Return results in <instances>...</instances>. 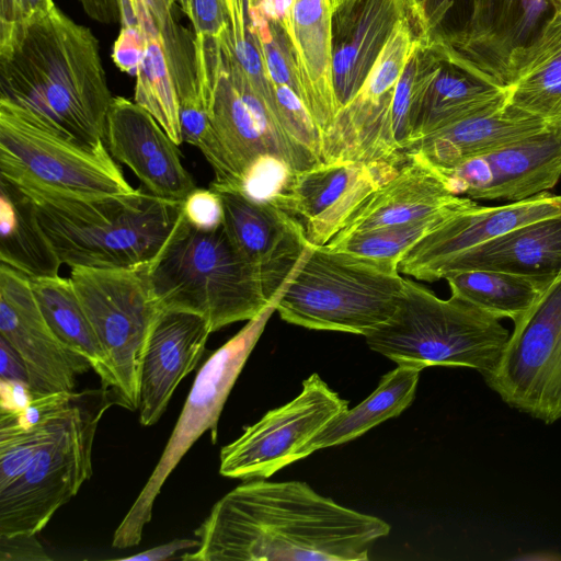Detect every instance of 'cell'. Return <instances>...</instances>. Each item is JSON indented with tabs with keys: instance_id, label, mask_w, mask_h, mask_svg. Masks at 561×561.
I'll use <instances>...</instances> for the list:
<instances>
[{
	"instance_id": "6da1fadb",
	"label": "cell",
	"mask_w": 561,
	"mask_h": 561,
	"mask_svg": "<svg viewBox=\"0 0 561 561\" xmlns=\"http://www.w3.org/2000/svg\"><path fill=\"white\" fill-rule=\"evenodd\" d=\"M391 527L299 481L244 482L225 494L195 530L191 561H364Z\"/></svg>"
},
{
	"instance_id": "7a4b0ae2",
	"label": "cell",
	"mask_w": 561,
	"mask_h": 561,
	"mask_svg": "<svg viewBox=\"0 0 561 561\" xmlns=\"http://www.w3.org/2000/svg\"><path fill=\"white\" fill-rule=\"evenodd\" d=\"M92 31L57 7L0 42V100L81 144L105 142L112 102Z\"/></svg>"
},
{
	"instance_id": "3957f363",
	"label": "cell",
	"mask_w": 561,
	"mask_h": 561,
	"mask_svg": "<svg viewBox=\"0 0 561 561\" xmlns=\"http://www.w3.org/2000/svg\"><path fill=\"white\" fill-rule=\"evenodd\" d=\"M20 187L32 198L59 260L70 268H129L151 263L176 225L183 205L182 201L142 190L89 196Z\"/></svg>"
},
{
	"instance_id": "277c9868",
	"label": "cell",
	"mask_w": 561,
	"mask_h": 561,
	"mask_svg": "<svg viewBox=\"0 0 561 561\" xmlns=\"http://www.w3.org/2000/svg\"><path fill=\"white\" fill-rule=\"evenodd\" d=\"M225 32L195 38L199 89L209 115L197 148L214 171L210 188L236 191L245 170L265 154L284 159L296 172L322 162L277 124L233 57Z\"/></svg>"
},
{
	"instance_id": "5b68a950",
	"label": "cell",
	"mask_w": 561,
	"mask_h": 561,
	"mask_svg": "<svg viewBox=\"0 0 561 561\" xmlns=\"http://www.w3.org/2000/svg\"><path fill=\"white\" fill-rule=\"evenodd\" d=\"M161 309L197 313L213 332L249 321L271 304L257 270L231 243L224 225L202 230L181 216L148 265Z\"/></svg>"
},
{
	"instance_id": "8992f818",
	"label": "cell",
	"mask_w": 561,
	"mask_h": 561,
	"mask_svg": "<svg viewBox=\"0 0 561 561\" xmlns=\"http://www.w3.org/2000/svg\"><path fill=\"white\" fill-rule=\"evenodd\" d=\"M404 277L399 264L310 245L282 289L279 317L312 330L367 335L396 312Z\"/></svg>"
},
{
	"instance_id": "52a82bcc",
	"label": "cell",
	"mask_w": 561,
	"mask_h": 561,
	"mask_svg": "<svg viewBox=\"0 0 561 561\" xmlns=\"http://www.w3.org/2000/svg\"><path fill=\"white\" fill-rule=\"evenodd\" d=\"M510 335L495 316L455 296L442 299L404 278L393 316L364 337L373 351L397 364L421 370L467 367L486 378L497 367Z\"/></svg>"
},
{
	"instance_id": "ba28073f",
	"label": "cell",
	"mask_w": 561,
	"mask_h": 561,
	"mask_svg": "<svg viewBox=\"0 0 561 561\" xmlns=\"http://www.w3.org/2000/svg\"><path fill=\"white\" fill-rule=\"evenodd\" d=\"M116 404L112 389L75 391L23 471L0 488V536L36 535L92 476L98 425Z\"/></svg>"
},
{
	"instance_id": "9c48e42d",
	"label": "cell",
	"mask_w": 561,
	"mask_h": 561,
	"mask_svg": "<svg viewBox=\"0 0 561 561\" xmlns=\"http://www.w3.org/2000/svg\"><path fill=\"white\" fill-rule=\"evenodd\" d=\"M0 176L79 195L135 192L105 142L81 144L5 100H0Z\"/></svg>"
},
{
	"instance_id": "30bf717a",
	"label": "cell",
	"mask_w": 561,
	"mask_h": 561,
	"mask_svg": "<svg viewBox=\"0 0 561 561\" xmlns=\"http://www.w3.org/2000/svg\"><path fill=\"white\" fill-rule=\"evenodd\" d=\"M148 265L129 268L72 267L70 280L107 357L116 404L135 411L147 340L161 308Z\"/></svg>"
},
{
	"instance_id": "8fae6325",
	"label": "cell",
	"mask_w": 561,
	"mask_h": 561,
	"mask_svg": "<svg viewBox=\"0 0 561 561\" xmlns=\"http://www.w3.org/2000/svg\"><path fill=\"white\" fill-rule=\"evenodd\" d=\"M276 301L216 350L198 370L178 422L146 484L114 531L112 545L125 549L140 543L164 482L195 442L207 431L216 443L217 426L228 396L248 357L275 311Z\"/></svg>"
},
{
	"instance_id": "7c38bea8",
	"label": "cell",
	"mask_w": 561,
	"mask_h": 561,
	"mask_svg": "<svg viewBox=\"0 0 561 561\" xmlns=\"http://www.w3.org/2000/svg\"><path fill=\"white\" fill-rule=\"evenodd\" d=\"M510 407L545 423L561 419V275L517 322L484 378Z\"/></svg>"
},
{
	"instance_id": "4fadbf2b",
	"label": "cell",
	"mask_w": 561,
	"mask_h": 561,
	"mask_svg": "<svg viewBox=\"0 0 561 561\" xmlns=\"http://www.w3.org/2000/svg\"><path fill=\"white\" fill-rule=\"evenodd\" d=\"M408 18L403 19L354 99L341 108L322 136V161L404 163L392 135V102L397 83L415 48Z\"/></svg>"
},
{
	"instance_id": "5bb4252c",
	"label": "cell",
	"mask_w": 561,
	"mask_h": 561,
	"mask_svg": "<svg viewBox=\"0 0 561 561\" xmlns=\"http://www.w3.org/2000/svg\"><path fill=\"white\" fill-rule=\"evenodd\" d=\"M347 409L348 402L318 374L310 375L295 399L268 411L221 448L219 473L242 480L271 477L297 461L301 447Z\"/></svg>"
},
{
	"instance_id": "9a60e30c",
	"label": "cell",
	"mask_w": 561,
	"mask_h": 561,
	"mask_svg": "<svg viewBox=\"0 0 561 561\" xmlns=\"http://www.w3.org/2000/svg\"><path fill=\"white\" fill-rule=\"evenodd\" d=\"M413 58L409 156L425 136L507 101L505 85L456 49L416 42Z\"/></svg>"
},
{
	"instance_id": "2e32d148",
	"label": "cell",
	"mask_w": 561,
	"mask_h": 561,
	"mask_svg": "<svg viewBox=\"0 0 561 561\" xmlns=\"http://www.w3.org/2000/svg\"><path fill=\"white\" fill-rule=\"evenodd\" d=\"M0 336L22 357L32 396L75 391L77 377L92 368L80 353L61 342L48 325L30 279L1 263Z\"/></svg>"
},
{
	"instance_id": "e0dca14e",
	"label": "cell",
	"mask_w": 561,
	"mask_h": 561,
	"mask_svg": "<svg viewBox=\"0 0 561 561\" xmlns=\"http://www.w3.org/2000/svg\"><path fill=\"white\" fill-rule=\"evenodd\" d=\"M448 188L471 199H526L552 188L561 178V127L515 141L453 168L437 169Z\"/></svg>"
},
{
	"instance_id": "ac0fdd59",
	"label": "cell",
	"mask_w": 561,
	"mask_h": 561,
	"mask_svg": "<svg viewBox=\"0 0 561 561\" xmlns=\"http://www.w3.org/2000/svg\"><path fill=\"white\" fill-rule=\"evenodd\" d=\"M402 164L322 161L295 172L287 191L275 205L301 222L311 245H324L359 204L396 175Z\"/></svg>"
},
{
	"instance_id": "d6986e66",
	"label": "cell",
	"mask_w": 561,
	"mask_h": 561,
	"mask_svg": "<svg viewBox=\"0 0 561 561\" xmlns=\"http://www.w3.org/2000/svg\"><path fill=\"white\" fill-rule=\"evenodd\" d=\"M224 205V227L238 252L261 275L271 301L311 245L301 222L272 203H260L238 191H216Z\"/></svg>"
},
{
	"instance_id": "ffe728a7",
	"label": "cell",
	"mask_w": 561,
	"mask_h": 561,
	"mask_svg": "<svg viewBox=\"0 0 561 561\" xmlns=\"http://www.w3.org/2000/svg\"><path fill=\"white\" fill-rule=\"evenodd\" d=\"M561 216V195L543 192L501 206L474 205L417 241L401 259L399 271L419 280L436 282L453 257L520 226Z\"/></svg>"
},
{
	"instance_id": "44dd1931",
	"label": "cell",
	"mask_w": 561,
	"mask_h": 561,
	"mask_svg": "<svg viewBox=\"0 0 561 561\" xmlns=\"http://www.w3.org/2000/svg\"><path fill=\"white\" fill-rule=\"evenodd\" d=\"M104 140L112 157L128 167L149 193L183 202L196 188L179 145L135 101L113 96Z\"/></svg>"
},
{
	"instance_id": "7402d4cb",
	"label": "cell",
	"mask_w": 561,
	"mask_h": 561,
	"mask_svg": "<svg viewBox=\"0 0 561 561\" xmlns=\"http://www.w3.org/2000/svg\"><path fill=\"white\" fill-rule=\"evenodd\" d=\"M407 18L403 0H342L331 12V73L337 112L358 93Z\"/></svg>"
},
{
	"instance_id": "603a6c76",
	"label": "cell",
	"mask_w": 561,
	"mask_h": 561,
	"mask_svg": "<svg viewBox=\"0 0 561 561\" xmlns=\"http://www.w3.org/2000/svg\"><path fill=\"white\" fill-rule=\"evenodd\" d=\"M213 333L204 317L161 309L150 330L139 376V422L157 423L179 383L201 360Z\"/></svg>"
},
{
	"instance_id": "cb8c5ba5",
	"label": "cell",
	"mask_w": 561,
	"mask_h": 561,
	"mask_svg": "<svg viewBox=\"0 0 561 561\" xmlns=\"http://www.w3.org/2000/svg\"><path fill=\"white\" fill-rule=\"evenodd\" d=\"M473 202L454 194L438 170L412 152L396 175L359 204L332 239L412 222Z\"/></svg>"
},
{
	"instance_id": "d4e9b609",
	"label": "cell",
	"mask_w": 561,
	"mask_h": 561,
	"mask_svg": "<svg viewBox=\"0 0 561 561\" xmlns=\"http://www.w3.org/2000/svg\"><path fill=\"white\" fill-rule=\"evenodd\" d=\"M84 13L102 24L139 28L163 49L178 92L185 96L198 89L194 33L181 21L179 0H78Z\"/></svg>"
},
{
	"instance_id": "484cf974",
	"label": "cell",
	"mask_w": 561,
	"mask_h": 561,
	"mask_svg": "<svg viewBox=\"0 0 561 561\" xmlns=\"http://www.w3.org/2000/svg\"><path fill=\"white\" fill-rule=\"evenodd\" d=\"M466 270L499 271L553 282L561 275V216L520 226L460 253L439 268L436 280Z\"/></svg>"
},
{
	"instance_id": "4316f807",
	"label": "cell",
	"mask_w": 561,
	"mask_h": 561,
	"mask_svg": "<svg viewBox=\"0 0 561 561\" xmlns=\"http://www.w3.org/2000/svg\"><path fill=\"white\" fill-rule=\"evenodd\" d=\"M550 127L540 117L508 101L422 138L417 152L436 169L453 168Z\"/></svg>"
},
{
	"instance_id": "83f0119b",
	"label": "cell",
	"mask_w": 561,
	"mask_h": 561,
	"mask_svg": "<svg viewBox=\"0 0 561 561\" xmlns=\"http://www.w3.org/2000/svg\"><path fill=\"white\" fill-rule=\"evenodd\" d=\"M507 101L553 127H561V12L510 56Z\"/></svg>"
},
{
	"instance_id": "f1b7e54d",
	"label": "cell",
	"mask_w": 561,
	"mask_h": 561,
	"mask_svg": "<svg viewBox=\"0 0 561 561\" xmlns=\"http://www.w3.org/2000/svg\"><path fill=\"white\" fill-rule=\"evenodd\" d=\"M553 12L549 0H473L470 36L461 53L505 85L511 54Z\"/></svg>"
},
{
	"instance_id": "f546056e",
	"label": "cell",
	"mask_w": 561,
	"mask_h": 561,
	"mask_svg": "<svg viewBox=\"0 0 561 561\" xmlns=\"http://www.w3.org/2000/svg\"><path fill=\"white\" fill-rule=\"evenodd\" d=\"M330 0H293L289 36L295 46L304 103L321 138L337 114L331 73Z\"/></svg>"
},
{
	"instance_id": "4dcf8cb0",
	"label": "cell",
	"mask_w": 561,
	"mask_h": 561,
	"mask_svg": "<svg viewBox=\"0 0 561 561\" xmlns=\"http://www.w3.org/2000/svg\"><path fill=\"white\" fill-rule=\"evenodd\" d=\"M0 261L27 278L59 275L62 264L39 224L32 198L2 176Z\"/></svg>"
},
{
	"instance_id": "1f68e13d",
	"label": "cell",
	"mask_w": 561,
	"mask_h": 561,
	"mask_svg": "<svg viewBox=\"0 0 561 561\" xmlns=\"http://www.w3.org/2000/svg\"><path fill=\"white\" fill-rule=\"evenodd\" d=\"M421 369L398 364L382 376L376 390L351 410L331 420L298 451L297 460L314 451L353 440L376 425L400 415L415 398Z\"/></svg>"
},
{
	"instance_id": "d6a6232c",
	"label": "cell",
	"mask_w": 561,
	"mask_h": 561,
	"mask_svg": "<svg viewBox=\"0 0 561 561\" xmlns=\"http://www.w3.org/2000/svg\"><path fill=\"white\" fill-rule=\"evenodd\" d=\"M32 291L48 325L67 346L84 356L110 388L107 357L81 306L70 278L59 275L28 278Z\"/></svg>"
},
{
	"instance_id": "836d02e7",
	"label": "cell",
	"mask_w": 561,
	"mask_h": 561,
	"mask_svg": "<svg viewBox=\"0 0 561 561\" xmlns=\"http://www.w3.org/2000/svg\"><path fill=\"white\" fill-rule=\"evenodd\" d=\"M451 296L499 319L519 321L538 301L550 283L505 272L466 270L448 273Z\"/></svg>"
},
{
	"instance_id": "e575fe53",
	"label": "cell",
	"mask_w": 561,
	"mask_h": 561,
	"mask_svg": "<svg viewBox=\"0 0 561 561\" xmlns=\"http://www.w3.org/2000/svg\"><path fill=\"white\" fill-rule=\"evenodd\" d=\"M416 42L462 53L468 44L473 0H403Z\"/></svg>"
},
{
	"instance_id": "d590c367",
	"label": "cell",
	"mask_w": 561,
	"mask_h": 561,
	"mask_svg": "<svg viewBox=\"0 0 561 561\" xmlns=\"http://www.w3.org/2000/svg\"><path fill=\"white\" fill-rule=\"evenodd\" d=\"M135 78V102L156 118L176 145H181L179 98L165 55L157 39L147 41Z\"/></svg>"
},
{
	"instance_id": "8d00e7d4",
	"label": "cell",
	"mask_w": 561,
	"mask_h": 561,
	"mask_svg": "<svg viewBox=\"0 0 561 561\" xmlns=\"http://www.w3.org/2000/svg\"><path fill=\"white\" fill-rule=\"evenodd\" d=\"M474 205H477L476 202L412 222L355 232L342 239H332L325 245L330 249L399 264L402 256L423 237Z\"/></svg>"
},
{
	"instance_id": "74e56055",
	"label": "cell",
	"mask_w": 561,
	"mask_h": 561,
	"mask_svg": "<svg viewBox=\"0 0 561 561\" xmlns=\"http://www.w3.org/2000/svg\"><path fill=\"white\" fill-rule=\"evenodd\" d=\"M295 172L284 159L265 154L245 170L236 191L252 201L275 205L287 191Z\"/></svg>"
},
{
	"instance_id": "f35d334b",
	"label": "cell",
	"mask_w": 561,
	"mask_h": 561,
	"mask_svg": "<svg viewBox=\"0 0 561 561\" xmlns=\"http://www.w3.org/2000/svg\"><path fill=\"white\" fill-rule=\"evenodd\" d=\"M195 38L219 37L228 26L226 0H179Z\"/></svg>"
},
{
	"instance_id": "ab89813d",
	"label": "cell",
	"mask_w": 561,
	"mask_h": 561,
	"mask_svg": "<svg viewBox=\"0 0 561 561\" xmlns=\"http://www.w3.org/2000/svg\"><path fill=\"white\" fill-rule=\"evenodd\" d=\"M182 216L194 227L215 230L224 225V205L218 192L195 188L183 201Z\"/></svg>"
},
{
	"instance_id": "60d3db41",
	"label": "cell",
	"mask_w": 561,
	"mask_h": 561,
	"mask_svg": "<svg viewBox=\"0 0 561 561\" xmlns=\"http://www.w3.org/2000/svg\"><path fill=\"white\" fill-rule=\"evenodd\" d=\"M55 7L54 0H0V42L24 23Z\"/></svg>"
},
{
	"instance_id": "b9f144b4",
	"label": "cell",
	"mask_w": 561,
	"mask_h": 561,
	"mask_svg": "<svg viewBox=\"0 0 561 561\" xmlns=\"http://www.w3.org/2000/svg\"><path fill=\"white\" fill-rule=\"evenodd\" d=\"M147 41L148 38L139 28L134 26L121 27L112 53L113 61L117 68L136 77L145 55Z\"/></svg>"
},
{
	"instance_id": "7bdbcfd3",
	"label": "cell",
	"mask_w": 561,
	"mask_h": 561,
	"mask_svg": "<svg viewBox=\"0 0 561 561\" xmlns=\"http://www.w3.org/2000/svg\"><path fill=\"white\" fill-rule=\"evenodd\" d=\"M1 561H48L50 558L36 535L0 536Z\"/></svg>"
},
{
	"instance_id": "ee69618b",
	"label": "cell",
	"mask_w": 561,
	"mask_h": 561,
	"mask_svg": "<svg viewBox=\"0 0 561 561\" xmlns=\"http://www.w3.org/2000/svg\"><path fill=\"white\" fill-rule=\"evenodd\" d=\"M0 379L30 386L28 371L20 354L0 336Z\"/></svg>"
},
{
	"instance_id": "f6af8a7d",
	"label": "cell",
	"mask_w": 561,
	"mask_h": 561,
	"mask_svg": "<svg viewBox=\"0 0 561 561\" xmlns=\"http://www.w3.org/2000/svg\"><path fill=\"white\" fill-rule=\"evenodd\" d=\"M199 546L198 539H174L167 543L145 550L140 553L119 558L124 561H162L173 559L181 551L196 549Z\"/></svg>"
},
{
	"instance_id": "bcb514c9",
	"label": "cell",
	"mask_w": 561,
	"mask_h": 561,
	"mask_svg": "<svg viewBox=\"0 0 561 561\" xmlns=\"http://www.w3.org/2000/svg\"><path fill=\"white\" fill-rule=\"evenodd\" d=\"M33 396L30 386L19 381L1 379L0 410L18 411L27 407Z\"/></svg>"
},
{
	"instance_id": "7dc6e473",
	"label": "cell",
	"mask_w": 561,
	"mask_h": 561,
	"mask_svg": "<svg viewBox=\"0 0 561 561\" xmlns=\"http://www.w3.org/2000/svg\"><path fill=\"white\" fill-rule=\"evenodd\" d=\"M549 2L553 11L561 12V0H549Z\"/></svg>"
},
{
	"instance_id": "c3c4849f",
	"label": "cell",
	"mask_w": 561,
	"mask_h": 561,
	"mask_svg": "<svg viewBox=\"0 0 561 561\" xmlns=\"http://www.w3.org/2000/svg\"><path fill=\"white\" fill-rule=\"evenodd\" d=\"M330 1H331V5L334 7L335 4H337L342 0H330Z\"/></svg>"
},
{
	"instance_id": "681fc988",
	"label": "cell",
	"mask_w": 561,
	"mask_h": 561,
	"mask_svg": "<svg viewBox=\"0 0 561 561\" xmlns=\"http://www.w3.org/2000/svg\"><path fill=\"white\" fill-rule=\"evenodd\" d=\"M252 1H253V2H256V1H259V0H252Z\"/></svg>"
}]
</instances>
